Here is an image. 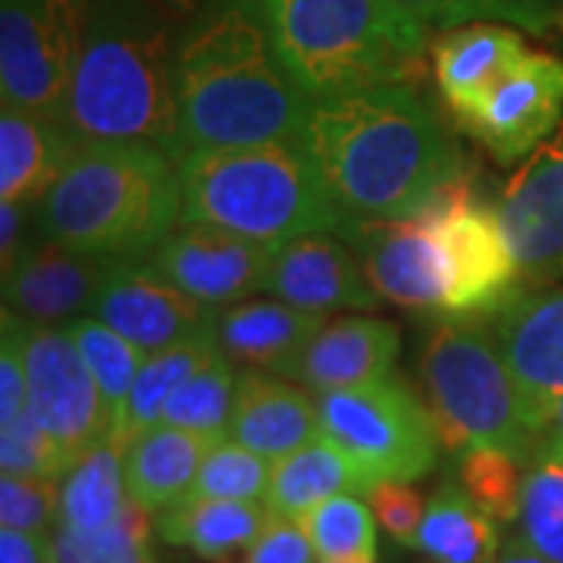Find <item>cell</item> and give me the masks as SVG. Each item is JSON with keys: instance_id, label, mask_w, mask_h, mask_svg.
<instances>
[{"instance_id": "6da1fadb", "label": "cell", "mask_w": 563, "mask_h": 563, "mask_svg": "<svg viewBox=\"0 0 563 563\" xmlns=\"http://www.w3.org/2000/svg\"><path fill=\"white\" fill-rule=\"evenodd\" d=\"M301 144L357 220L420 217L466 176L457 141L407 85L317 101Z\"/></svg>"}, {"instance_id": "7a4b0ae2", "label": "cell", "mask_w": 563, "mask_h": 563, "mask_svg": "<svg viewBox=\"0 0 563 563\" xmlns=\"http://www.w3.org/2000/svg\"><path fill=\"white\" fill-rule=\"evenodd\" d=\"M173 73L185 154L301 141L313 101L279 60L266 0H207L179 25Z\"/></svg>"}, {"instance_id": "3957f363", "label": "cell", "mask_w": 563, "mask_h": 563, "mask_svg": "<svg viewBox=\"0 0 563 563\" xmlns=\"http://www.w3.org/2000/svg\"><path fill=\"white\" fill-rule=\"evenodd\" d=\"M176 38L179 22L147 0H88L63 113L79 144H147L181 163Z\"/></svg>"}, {"instance_id": "277c9868", "label": "cell", "mask_w": 563, "mask_h": 563, "mask_svg": "<svg viewBox=\"0 0 563 563\" xmlns=\"http://www.w3.org/2000/svg\"><path fill=\"white\" fill-rule=\"evenodd\" d=\"M179 222V163L147 144H81L29 207L32 242L107 261H147Z\"/></svg>"}, {"instance_id": "5b68a950", "label": "cell", "mask_w": 563, "mask_h": 563, "mask_svg": "<svg viewBox=\"0 0 563 563\" xmlns=\"http://www.w3.org/2000/svg\"><path fill=\"white\" fill-rule=\"evenodd\" d=\"M181 222H207L282 244L303 235L347 239L357 229L301 141L195 147L179 163Z\"/></svg>"}, {"instance_id": "8992f818", "label": "cell", "mask_w": 563, "mask_h": 563, "mask_svg": "<svg viewBox=\"0 0 563 563\" xmlns=\"http://www.w3.org/2000/svg\"><path fill=\"white\" fill-rule=\"evenodd\" d=\"M273 41L310 101H335L417 79L429 25L401 0H266Z\"/></svg>"}, {"instance_id": "52a82bcc", "label": "cell", "mask_w": 563, "mask_h": 563, "mask_svg": "<svg viewBox=\"0 0 563 563\" xmlns=\"http://www.w3.org/2000/svg\"><path fill=\"white\" fill-rule=\"evenodd\" d=\"M420 379L448 451L504 448L526 463L539 454L542 426L504 361L492 325L444 317L422 342Z\"/></svg>"}, {"instance_id": "ba28073f", "label": "cell", "mask_w": 563, "mask_h": 563, "mask_svg": "<svg viewBox=\"0 0 563 563\" xmlns=\"http://www.w3.org/2000/svg\"><path fill=\"white\" fill-rule=\"evenodd\" d=\"M320 439L332 442L366 473L373 485L417 483L439 463L442 435L429 404L401 376L325 391Z\"/></svg>"}, {"instance_id": "9c48e42d", "label": "cell", "mask_w": 563, "mask_h": 563, "mask_svg": "<svg viewBox=\"0 0 563 563\" xmlns=\"http://www.w3.org/2000/svg\"><path fill=\"white\" fill-rule=\"evenodd\" d=\"M88 25V0H0L3 107L63 120Z\"/></svg>"}, {"instance_id": "30bf717a", "label": "cell", "mask_w": 563, "mask_h": 563, "mask_svg": "<svg viewBox=\"0 0 563 563\" xmlns=\"http://www.w3.org/2000/svg\"><path fill=\"white\" fill-rule=\"evenodd\" d=\"M426 213L435 222L448 269L444 317H495L523 288L520 266L504 235L495 203L479 201L473 181L461 176L444 188L442 198Z\"/></svg>"}, {"instance_id": "8fae6325", "label": "cell", "mask_w": 563, "mask_h": 563, "mask_svg": "<svg viewBox=\"0 0 563 563\" xmlns=\"http://www.w3.org/2000/svg\"><path fill=\"white\" fill-rule=\"evenodd\" d=\"M25 376H29V413L60 444V451L73 461V466L91 448L113 439L117 420L66 325L57 329V325L29 322Z\"/></svg>"}, {"instance_id": "7c38bea8", "label": "cell", "mask_w": 563, "mask_h": 563, "mask_svg": "<svg viewBox=\"0 0 563 563\" xmlns=\"http://www.w3.org/2000/svg\"><path fill=\"white\" fill-rule=\"evenodd\" d=\"M276 251L279 244L244 239L220 225L179 222L144 263L195 301L222 310L266 291Z\"/></svg>"}, {"instance_id": "4fadbf2b", "label": "cell", "mask_w": 563, "mask_h": 563, "mask_svg": "<svg viewBox=\"0 0 563 563\" xmlns=\"http://www.w3.org/2000/svg\"><path fill=\"white\" fill-rule=\"evenodd\" d=\"M523 288L563 279V120L495 201Z\"/></svg>"}, {"instance_id": "5bb4252c", "label": "cell", "mask_w": 563, "mask_h": 563, "mask_svg": "<svg viewBox=\"0 0 563 563\" xmlns=\"http://www.w3.org/2000/svg\"><path fill=\"white\" fill-rule=\"evenodd\" d=\"M563 120V57L529 51L461 125L498 163L526 161Z\"/></svg>"}, {"instance_id": "9a60e30c", "label": "cell", "mask_w": 563, "mask_h": 563, "mask_svg": "<svg viewBox=\"0 0 563 563\" xmlns=\"http://www.w3.org/2000/svg\"><path fill=\"white\" fill-rule=\"evenodd\" d=\"M344 242L383 301L444 317L448 269L429 213L410 220H361Z\"/></svg>"}, {"instance_id": "2e32d148", "label": "cell", "mask_w": 563, "mask_h": 563, "mask_svg": "<svg viewBox=\"0 0 563 563\" xmlns=\"http://www.w3.org/2000/svg\"><path fill=\"white\" fill-rule=\"evenodd\" d=\"M217 313L144 261H113L91 310V317L117 329L147 357L210 329Z\"/></svg>"}, {"instance_id": "e0dca14e", "label": "cell", "mask_w": 563, "mask_h": 563, "mask_svg": "<svg viewBox=\"0 0 563 563\" xmlns=\"http://www.w3.org/2000/svg\"><path fill=\"white\" fill-rule=\"evenodd\" d=\"M492 332L544 432L551 407L563 398V285L520 288L492 317Z\"/></svg>"}, {"instance_id": "ac0fdd59", "label": "cell", "mask_w": 563, "mask_h": 563, "mask_svg": "<svg viewBox=\"0 0 563 563\" xmlns=\"http://www.w3.org/2000/svg\"><path fill=\"white\" fill-rule=\"evenodd\" d=\"M110 266L113 261L107 257L32 242L3 269V310L35 325L63 329L79 317H91Z\"/></svg>"}, {"instance_id": "d6986e66", "label": "cell", "mask_w": 563, "mask_h": 563, "mask_svg": "<svg viewBox=\"0 0 563 563\" xmlns=\"http://www.w3.org/2000/svg\"><path fill=\"white\" fill-rule=\"evenodd\" d=\"M266 295L322 317L335 310H376L383 301L363 276L357 254L339 235H303L282 242Z\"/></svg>"}, {"instance_id": "ffe728a7", "label": "cell", "mask_w": 563, "mask_h": 563, "mask_svg": "<svg viewBox=\"0 0 563 563\" xmlns=\"http://www.w3.org/2000/svg\"><path fill=\"white\" fill-rule=\"evenodd\" d=\"M229 439L266 461L279 463L282 457L320 439V407L295 379L266 376L263 369H244L235 385Z\"/></svg>"}, {"instance_id": "44dd1931", "label": "cell", "mask_w": 563, "mask_h": 563, "mask_svg": "<svg viewBox=\"0 0 563 563\" xmlns=\"http://www.w3.org/2000/svg\"><path fill=\"white\" fill-rule=\"evenodd\" d=\"M398 357L401 332L395 322L383 317H342L325 322L320 335L307 344L291 379L325 395L391 376Z\"/></svg>"}, {"instance_id": "7402d4cb", "label": "cell", "mask_w": 563, "mask_h": 563, "mask_svg": "<svg viewBox=\"0 0 563 563\" xmlns=\"http://www.w3.org/2000/svg\"><path fill=\"white\" fill-rule=\"evenodd\" d=\"M526 54L523 32L495 22L448 29L429 47L439 91L457 120L470 117Z\"/></svg>"}, {"instance_id": "603a6c76", "label": "cell", "mask_w": 563, "mask_h": 563, "mask_svg": "<svg viewBox=\"0 0 563 563\" xmlns=\"http://www.w3.org/2000/svg\"><path fill=\"white\" fill-rule=\"evenodd\" d=\"M325 325L322 313H307L285 301H242L217 313V335L232 363L291 379L295 366Z\"/></svg>"}, {"instance_id": "cb8c5ba5", "label": "cell", "mask_w": 563, "mask_h": 563, "mask_svg": "<svg viewBox=\"0 0 563 563\" xmlns=\"http://www.w3.org/2000/svg\"><path fill=\"white\" fill-rule=\"evenodd\" d=\"M81 144L54 117L3 107L0 113V201L32 203L57 181Z\"/></svg>"}, {"instance_id": "d4e9b609", "label": "cell", "mask_w": 563, "mask_h": 563, "mask_svg": "<svg viewBox=\"0 0 563 563\" xmlns=\"http://www.w3.org/2000/svg\"><path fill=\"white\" fill-rule=\"evenodd\" d=\"M222 439H207L188 429L157 422L139 439L125 444V488L129 498L147 514H161L166 507L188 498L198 479L207 451Z\"/></svg>"}, {"instance_id": "484cf974", "label": "cell", "mask_w": 563, "mask_h": 563, "mask_svg": "<svg viewBox=\"0 0 563 563\" xmlns=\"http://www.w3.org/2000/svg\"><path fill=\"white\" fill-rule=\"evenodd\" d=\"M376 485L366 479L357 463L332 442L317 439L301 451L273 463L266 507L273 517L298 520L335 495H366Z\"/></svg>"}, {"instance_id": "4316f807", "label": "cell", "mask_w": 563, "mask_h": 563, "mask_svg": "<svg viewBox=\"0 0 563 563\" xmlns=\"http://www.w3.org/2000/svg\"><path fill=\"white\" fill-rule=\"evenodd\" d=\"M263 501H220L185 498L157 514L154 529L166 544L188 548L203 561H222L235 551H247L269 523Z\"/></svg>"}, {"instance_id": "83f0119b", "label": "cell", "mask_w": 563, "mask_h": 563, "mask_svg": "<svg viewBox=\"0 0 563 563\" xmlns=\"http://www.w3.org/2000/svg\"><path fill=\"white\" fill-rule=\"evenodd\" d=\"M225 351H222L220 335H217V322L198 335L166 347L161 354H151L139 369V379L132 385V391H129V401L122 407L113 439L125 448L132 439H139L141 432L157 426L163 420V410H166L169 398L188 379H195L207 363H213Z\"/></svg>"}, {"instance_id": "f1b7e54d", "label": "cell", "mask_w": 563, "mask_h": 563, "mask_svg": "<svg viewBox=\"0 0 563 563\" xmlns=\"http://www.w3.org/2000/svg\"><path fill=\"white\" fill-rule=\"evenodd\" d=\"M417 551L432 563H495L501 554L498 520L461 483H444L426 504Z\"/></svg>"}, {"instance_id": "f546056e", "label": "cell", "mask_w": 563, "mask_h": 563, "mask_svg": "<svg viewBox=\"0 0 563 563\" xmlns=\"http://www.w3.org/2000/svg\"><path fill=\"white\" fill-rule=\"evenodd\" d=\"M125 488V448L107 439L91 448L60 479V517L57 526L76 532H98L117 523L129 507Z\"/></svg>"}, {"instance_id": "4dcf8cb0", "label": "cell", "mask_w": 563, "mask_h": 563, "mask_svg": "<svg viewBox=\"0 0 563 563\" xmlns=\"http://www.w3.org/2000/svg\"><path fill=\"white\" fill-rule=\"evenodd\" d=\"M429 29H461L473 22H495L520 29L536 38L563 35V0H401Z\"/></svg>"}, {"instance_id": "1f68e13d", "label": "cell", "mask_w": 563, "mask_h": 563, "mask_svg": "<svg viewBox=\"0 0 563 563\" xmlns=\"http://www.w3.org/2000/svg\"><path fill=\"white\" fill-rule=\"evenodd\" d=\"M320 563H376V514L357 495H335L301 520Z\"/></svg>"}, {"instance_id": "d6a6232c", "label": "cell", "mask_w": 563, "mask_h": 563, "mask_svg": "<svg viewBox=\"0 0 563 563\" xmlns=\"http://www.w3.org/2000/svg\"><path fill=\"white\" fill-rule=\"evenodd\" d=\"M69 335L81 351V361L88 363L95 383L101 388L103 401L110 407L113 420L120 422L122 407L129 401V391L139 379V369L147 361V354L120 335L117 329H110L98 317H79L69 325ZM117 432V429H113Z\"/></svg>"}, {"instance_id": "836d02e7", "label": "cell", "mask_w": 563, "mask_h": 563, "mask_svg": "<svg viewBox=\"0 0 563 563\" xmlns=\"http://www.w3.org/2000/svg\"><path fill=\"white\" fill-rule=\"evenodd\" d=\"M520 536L542 558L563 563V451L558 448H539L526 466Z\"/></svg>"}, {"instance_id": "e575fe53", "label": "cell", "mask_w": 563, "mask_h": 563, "mask_svg": "<svg viewBox=\"0 0 563 563\" xmlns=\"http://www.w3.org/2000/svg\"><path fill=\"white\" fill-rule=\"evenodd\" d=\"M235 385H239V373H235L232 361L222 354L213 363H207L195 379H188L169 398L161 422L198 432L207 439H229Z\"/></svg>"}, {"instance_id": "d590c367", "label": "cell", "mask_w": 563, "mask_h": 563, "mask_svg": "<svg viewBox=\"0 0 563 563\" xmlns=\"http://www.w3.org/2000/svg\"><path fill=\"white\" fill-rule=\"evenodd\" d=\"M57 563H157L151 548V514L129 501L117 523L98 532L54 529Z\"/></svg>"}, {"instance_id": "8d00e7d4", "label": "cell", "mask_w": 563, "mask_h": 563, "mask_svg": "<svg viewBox=\"0 0 563 563\" xmlns=\"http://www.w3.org/2000/svg\"><path fill=\"white\" fill-rule=\"evenodd\" d=\"M526 466L504 448H470L457 454V483L498 523H520Z\"/></svg>"}, {"instance_id": "74e56055", "label": "cell", "mask_w": 563, "mask_h": 563, "mask_svg": "<svg viewBox=\"0 0 563 563\" xmlns=\"http://www.w3.org/2000/svg\"><path fill=\"white\" fill-rule=\"evenodd\" d=\"M269 479H273V461L247 451L244 444L232 439H222L207 451L188 498L266 504Z\"/></svg>"}, {"instance_id": "f35d334b", "label": "cell", "mask_w": 563, "mask_h": 563, "mask_svg": "<svg viewBox=\"0 0 563 563\" xmlns=\"http://www.w3.org/2000/svg\"><path fill=\"white\" fill-rule=\"evenodd\" d=\"M0 470L10 476L60 483L63 476L73 470V461L25 410L13 422L0 426Z\"/></svg>"}, {"instance_id": "ab89813d", "label": "cell", "mask_w": 563, "mask_h": 563, "mask_svg": "<svg viewBox=\"0 0 563 563\" xmlns=\"http://www.w3.org/2000/svg\"><path fill=\"white\" fill-rule=\"evenodd\" d=\"M60 517V483L54 479H25L0 476V523L35 536H51Z\"/></svg>"}, {"instance_id": "60d3db41", "label": "cell", "mask_w": 563, "mask_h": 563, "mask_svg": "<svg viewBox=\"0 0 563 563\" xmlns=\"http://www.w3.org/2000/svg\"><path fill=\"white\" fill-rule=\"evenodd\" d=\"M25 335L29 320L3 310L0 317V426L29 410V376H25Z\"/></svg>"}, {"instance_id": "b9f144b4", "label": "cell", "mask_w": 563, "mask_h": 563, "mask_svg": "<svg viewBox=\"0 0 563 563\" xmlns=\"http://www.w3.org/2000/svg\"><path fill=\"white\" fill-rule=\"evenodd\" d=\"M366 501L373 507L376 520L385 532L404 548H417L426 501L410 483H379L366 492Z\"/></svg>"}, {"instance_id": "7bdbcfd3", "label": "cell", "mask_w": 563, "mask_h": 563, "mask_svg": "<svg viewBox=\"0 0 563 563\" xmlns=\"http://www.w3.org/2000/svg\"><path fill=\"white\" fill-rule=\"evenodd\" d=\"M244 563H320L307 529L298 520L269 517V523L247 548Z\"/></svg>"}, {"instance_id": "ee69618b", "label": "cell", "mask_w": 563, "mask_h": 563, "mask_svg": "<svg viewBox=\"0 0 563 563\" xmlns=\"http://www.w3.org/2000/svg\"><path fill=\"white\" fill-rule=\"evenodd\" d=\"M32 244L29 207L25 203L0 201V269L13 266L22 251Z\"/></svg>"}, {"instance_id": "f6af8a7d", "label": "cell", "mask_w": 563, "mask_h": 563, "mask_svg": "<svg viewBox=\"0 0 563 563\" xmlns=\"http://www.w3.org/2000/svg\"><path fill=\"white\" fill-rule=\"evenodd\" d=\"M0 563H57L54 532L35 536L20 529H0Z\"/></svg>"}, {"instance_id": "bcb514c9", "label": "cell", "mask_w": 563, "mask_h": 563, "mask_svg": "<svg viewBox=\"0 0 563 563\" xmlns=\"http://www.w3.org/2000/svg\"><path fill=\"white\" fill-rule=\"evenodd\" d=\"M495 563H551V561L542 558L539 551H532V548L526 544L523 536H517V539H510V542L504 544L501 554H498V561Z\"/></svg>"}, {"instance_id": "7dc6e473", "label": "cell", "mask_w": 563, "mask_h": 563, "mask_svg": "<svg viewBox=\"0 0 563 563\" xmlns=\"http://www.w3.org/2000/svg\"><path fill=\"white\" fill-rule=\"evenodd\" d=\"M147 3H154L161 13H166L169 20H176L181 25L188 16H195L207 0H147Z\"/></svg>"}, {"instance_id": "c3c4849f", "label": "cell", "mask_w": 563, "mask_h": 563, "mask_svg": "<svg viewBox=\"0 0 563 563\" xmlns=\"http://www.w3.org/2000/svg\"><path fill=\"white\" fill-rule=\"evenodd\" d=\"M542 448H558V451H563V398H558L554 407H551V417H548V426H544Z\"/></svg>"}]
</instances>
